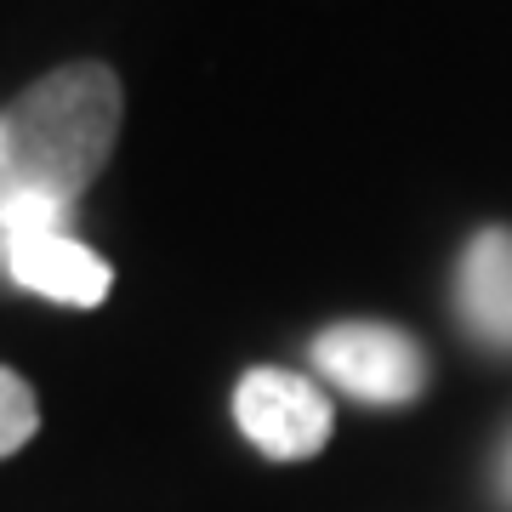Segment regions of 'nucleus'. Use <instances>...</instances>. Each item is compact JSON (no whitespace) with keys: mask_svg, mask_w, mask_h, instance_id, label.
Listing matches in <instances>:
<instances>
[{"mask_svg":"<svg viewBox=\"0 0 512 512\" xmlns=\"http://www.w3.org/2000/svg\"><path fill=\"white\" fill-rule=\"evenodd\" d=\"M120 120H126V92L109 63L80 57L40 74L0 114V143H6L0 188L46 194L74 211V200L103 177L120 143Z\"/></svg>","mask_w":512,"mask_h":512,"instance_id":"nucleus-1","label":"nucleus"},{"mask_svg":"<svg viewBox=\"0 0 512 512\" xmlns=\"http://www.w3.org/2000/svg\"><path fill=\"white\" fill-rule=\"evenodd\" d=\"M234 421L268 461H308L330 444L336 410L308 376L279 365H256L234 387Z\"/></svg>","mask_w":512,"mask_h":512,"instance_id":"nucleus-2","label":"nucleus"},{"mask_svg":"<svg viewBox=\"0 0 512 512\" xmlns=\"http://www.w3.org/2000/svg\"><path fill=\"white\" fill-rule=\"evenodd\" d=\"M313 365L365 404H410L427 387V353L393 325L348 319L313 336Z\"/></svg>","mask_w":512,"mask_h":512,"instance_id":"nucleus-3","label":"nucleus"},{"mask_svg":"<svg viewBox=\"0 0 512 512\" xmlns=\"http://www.w3.org/2000/svg\"><path fill=\"white\" fill-rule=\"evenodd\" d=\"M6 274L23 291L63 302V308H97L114 291V268L92 245H80L74 234H18L6 239Z\"/></svg>","mask_w":512,"mask_h":512,"instance_id":"nucleus-4","label":"nucleus"},{"mask_svg":"<svg viewBox=\"0 0 512 512\" xmlns=\"http://www.w3.org/2000/svg\"><path fill=\"white\" fill-rule=\"evenodd\" d=\"M456 308L484 348L512 353V228H478L461 251Z\"/></svg>","mask_w":512,"mask_h":512,"instance_id":"nucleus-5","label":"nucleus"},{"mask_svg":"<svg viewBox=\"0 0 512 512\" xmlns=\"http://www.w3.org/2000/svg\"><path fill=\"white\" fill-rule=\"evenodd\" d=\"M35 433H40V399H35V387L23 382L18 370L0 365V461L18 456Z\"/></svg>","mask_w":512,"mask_h":512,"instance_id":"nucleus-6","label":"nucleus"},{"mask_svg":"<svg viewBox=\"0 0 512 512\" xmlns=\"http://www.w3.org/2000/svg\"><path fill=\"white\" fill-rule=\"evenodd\" d=\"M495 490H501V501L512 507V433H507V444H501V461H495Z\"/></svg>","mask_w":512,"mask_h":512,"instance_id":"nucleus-7","label":"nucleus"},{"mask_svg":"<svg viewBox=\"0 0 512 512\" xmlns=\"http://www.w3.org/2000/svg\"><path fill=\"white\" fill-rule=\"evenodd\" d=\"M0 154H6V143H0Z\"/></svg>","mask_w":512,"mask_h":512,"instance_id":"nucleus-8","label":"nucleus"}]
</instances>
